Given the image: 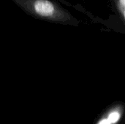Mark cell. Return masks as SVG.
I'll return each instance as SVG.
<instances>
[{
    "mask_svg": "<svg viewBox=\"0 0 125 124\" xmlns=\"http://www.w3.org/2000/svg\"><path fill=\"white\" fill-rule=\"evenodd\" d=\"M28 15L48 23L78 26L79 22L55 0H12Z\"/></svg>",
    "mask_w": 125,
    "mask_h": 124,
    "instance_id": "6da1fadb",
    "label": "cell"
},
{
    "mask_svg": "<svg viewBox=\"0 0 125 124\" xmlns=\"http://www.w3.org/2000/svg\"><path fill=\"white\" fill-rule=\"evenodd\" d=\"M119 15L125 23V0H112Z\"/></svg>",
    "mask_w": 125,
    "mask_h": 124,
    "instance_id": "7a4b0ae2",
    "label": "cell"
},
{
    "mask_svg": "<svg viewBox=\"0 0 125 124\" xmlns=\"http://www.w3.org/2000/svg\"><path fill=\"white\" fill-rule=\"evenodd\" d=\"M121 118V114L118 111H113L111 112L108 117V120L111 124H116L117 123Z\"/></svg>",
    "mask_w": 125,
    "mask_h": 124,
    "instance_id": "3957f363",
    "label": "cell"
},
{
    "mask_svg": "<svg viewBox=\"0 0 125 124\" xmlns=\"http://www.w3.org/2000/svg\"><path fill=\"white\" fill-rule=\"evenodd\" d=\"M97 124H111L109 121H108V119H102V120H100Z\"/></svg>",
    "mask_w": 125,
    "mask_h": 124,
    "instance_id": "277c9868",
    "label": "cell"
}]
</instances>
